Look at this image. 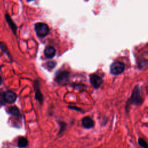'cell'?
I'll use <instances>...</instances> for the list:
<instances>
[{
	"label": "cell",
	"instance_id": "obj_11",
	"mask_svg": "<svg viewBox=\"0 0 148 148\" xmlns=\"http://www.w3.org/2000/svg\"><path fill=\"white\" fill-rule=\"evenodd\" d=\"M9 112L11 114H12L13 115H15V116H17L20 114L19 109L17 107H15V106L11 108L9 110Z\"/></svg>",
	"mask_w": 148,
	"mask_h": 148
},
{
	"label": "cell",
	"instance_id": "obj_8",
	"mask_svg": "<svg viewBox=\"0 0 148 148\" xmlns=\"http://www.w3.org/2000/svg\"><path fill=\"white\" fill-rule=\"evenodd\" d=\"M82 126L87 129H90L94 127V120L90 117H85L82 119Z\"/></svg>",
	"mask_w": 148,
	"mask_h": 148
},
{
	"label": "cell",
	"instance_id": "obj_7",
	"mask_svg": "<svg viewBox=\"0 0 148 148\" xmlns=\"http://www.w3.org/2000/svg\"><path fill=\"white\" fill-rule=\"evenodd\" d=\"M35 98L36 100H38L41 104L42 103L44 97L43 95L40 90V87H39V83L37 81L35 83Z\"/></svg>",
	"mask_w": 148,
	"mask_h": 148
},
{
	"label": "cell",
	"instance_id": "obj_6",
	"mask_svg": "<svg viewBox=\"0 0 148 148\" xmlns=\"http://www.w3.org/2000/svg\"><path fill=\"white\" fill-rule=\"evenodd\" d=\"M90 82L91 85L95 88H99L102 83V79L97 74H92L90 77Z\"/></svg>",
	"mask_w": 148,
	"mask_h": 148
},
{
	"label": "cell",
	"instance_id": "obj_2",
	"mask_svg": "<svg viewBox=\"0 0 148 148\" xmlns=\"http://www.w3.org/2000/svg\"><path fill=\"white\" fill-rule=\"evenodd\" d=\"M35 30L37 36L40 38H44L48 34L49 28L48 25L46 23L39 22L35 24Z\"/></svg>",
	"mask_w": 148,
	"mask_h": 148
},
{
	"label": "cell",
	"instance_id": "obj_10",
	"mask_svg": "<svg viewBox=\"0 0 148 148\" xmlns=\"http://www.w3.org/2000/svg\"><path fill=\"white\" fill-rule=\"evenodd\" d=\"M28 145V141L26 138L21 137L18 140V146L19 147L23 148L27 146Z\"/></svg>",
	"mask_w": 148,
	"mask_h": 148
},
{
	"label": "cell",
	"instance_id": "obj_14",
	"mask_svg": "<svg viewBox=\"0 0 148 148\" xmlns=\"http://www.w3.org/2000/svg\"><path fill=\"white\" fill-rule=\"evenodd\" d=\"M1 83H2V79H1V77H0V85H1Z\"/></svg>",
	"mask_w": 148,
	"mask_h": 148
},
{
	"label": "cell",
	"instance_id": "obj_12",
	"mask_svg": "<svg viewBox=\"0 0 148 148\" xmlns=\"http://www.w3.org/2000/svg\"><path fill=\"white\" fill-rule=\"evenodd\" d=\"M138 143L139 144V145L143 147V148H147V144L146 143V142L142 138H139L138 139Z\"/></svg>",
	"mask_w": 148,
	"mask_h": 148
},
{
	"label": "cell",
	"instance_id": "obj_1",
	"mask_svg": "<svg viewBox=\"0 0 148 148\" xmlns=\"http://www.w3.org/2000/svg\"><path fill=\"white\" fill-rule=\"evenodd\" d=\"M143 102V98L141 89L139 86H136L133 91L132 96L130 99V104L139 105Z\"/></svg>",
	"mask_w": 148,
	"mask_h": 148
},
{
	"label": "cell",
	"instance_id": "obj_5",
	"mask_svg": "<svg viewBox=\"0 0 148 148\" xmlns=\"http://www.w3.org/2000/svg\"><path fill=\"white\" fill-rule=\"evenodd\" d=\"M2 97L3 101L8 104L13 103L17 98L16 94L12 91H8L5 92L3 95H2Z\"/></svg>",
	"mask_w": 148,
	"mask_h": 148
},
{
	"label": "cell",
	"instance_id": "obj_13",
	"mask_svg": "<svg viewBox=\"0 0 148 148\" xmlns=\"http://www.w3.org/2000/svg\"><path fill=\"white\" fill-rule=\"evenodd\" d=\"M56 62H54V61H51L48 62V63H47V66H48L49 68H54V67L56 66Z\"/></svg>",
	"mask_w": 148,
	"mask_h": 148
},
{
	"label": "cell",
	"instance_id": "obj_3",
	"mask_svg": "<svg viewBox=\"0 0 148 148\" xmlns=\"http://www.w3.org/2000/svg\"><path fill=\"white\" fill-rule=\"evenodd\" d=\"M69 79V72L67 71H58L55 77V81L60 85L67 84Z\"/></svg>",
	"mask_w": 148,
	"mask_h": 148
},
{
	"label": "cell",
	"instance_id": "obj_9",
	"mask_svg": "<svg viewBox=\"0 0 148 148\" xmlns=\"http://www.w3.org/2000/svg\"><path fill=\"white\" fill-rule=\"evenodd\" d=\"M56 49L52 46H48L45 49L44 54L48 59L53 58L56 54Z\"/></svg>",
	"mask_w": 148,
	"mask_h": 148
},
{
	"label": "cell",
	"instance_id": "obj_4",
	"mask_svg": "<svg viewBox=\"0 0 148 148\" xmlns=\"http://www.w3.org/2000/svg\"><path fill=\"white\" fill-rule=\"evenodd\" d=\"M125 69L124 64L120 61H115L112 64L110 67V73L114 75H118L121 74Z\"/></svg>",
	"mask_w": 148,
	"mask_h": 148
}]
</instances>
